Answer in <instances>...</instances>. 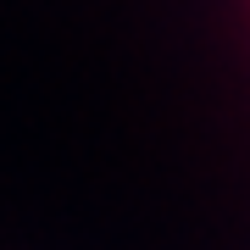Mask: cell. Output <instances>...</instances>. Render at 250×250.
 Wrapping results in <instances>:
<instances>
[]
</instances>
